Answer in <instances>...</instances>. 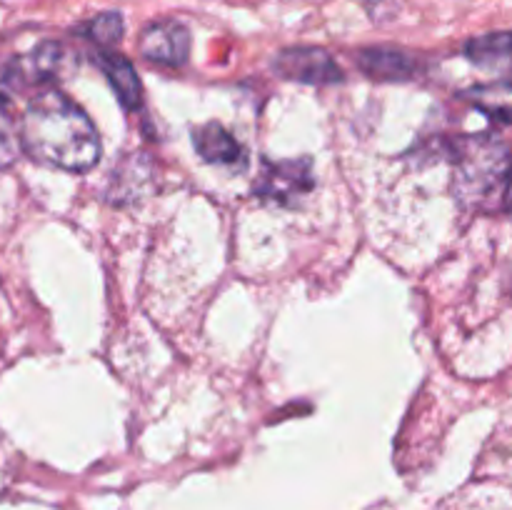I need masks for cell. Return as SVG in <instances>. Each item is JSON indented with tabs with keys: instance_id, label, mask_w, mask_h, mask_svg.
<instances>
[{
	"instance_id": "52a82bcc",
	"label": "cell",
	"mask_w": 512,
	"mask_h": 510,
	"mask_svg": "<svg viewBox=\"0 0 512 510\" xmlns=\"http://www.w3.org/2000/svg\"><path fill=\"white\" fill-rule=\"evenodd\" d=\"M98 63L100 68H103L108 83L113 85L115 95H118V100L123 103V108L125 110L138 108L140 100H143V85H140L130 60L123 58V55H115V53H108V50H103Z\"/></svg>"
},
{
	"instance_id": "7c38bea8",
	"label": "cell",
	"mask_w": 512,
	"mask_h": 510,
	"mask_svg": "<svg viewBox=\"0 0 512 510\" xmlns=\"http://www.w3.org/2000/svg\"><path fill=\"white\" fill-rule=\"evenodd\" d=\"M88 38L98 43L100 48L115 45L123 38V15L120 13H103L88 23Z\"/></svg>"
},
{
	"instance_id": "8fae6325",
	"label": "cell",
	"mask_w": 512,
	"mask_h": 510,
	"mask_svg": "<svg viewBox=\"0 0 512 510\" xmlns=\"http://www.w3.org/2000/svg\"><path fill=\"white\" fill-rule=\"evenodd\" d=\"M60 60H63V48L55 43H43L23 60V65H20V78L28 80V83L50 80L58 73Z\"/></svg>"
},
{
	"instance_id": "3957f363",
	"label": "cell",
	"mask_w": 512,
	"mask_h": 510,
	"mask_svg": "<svg viewBox=\"0 0 512 510\" xmlns=\"http://www.w3.org/2000/svg\"><path fill=\"white\" fill-rule=\"evenodd\" d=\"M313 165L308 158L268 163L255 183V193L263 200L280 205H293L300 195L313 188Z\"/></svg>"
},
{
	"instance_id": "5bb4252c",
	"label": "cell",
	"mask_w": 512,
	"mask_h": 510,
	"mask_svg": "<svg viewBox=\"0 0 512 510\" xmlns=\"http://www.w3.org/2000/svg\"><path fill=\"white\" fill-rule=\"evenodd\" d=\"M505 208L512 215V168H510V180H508V190H505Z\"/></svg>"
},
{
	"instance_id": "4fadbf2b",
	"label": "cell",
	"mask_w": 512,
	"mask_h": 510,
	"mask_svg": "<svg viewBox=\"0 0 512 510\" xmlns=\"http://www.w3.org/2000/svg\"><path fill=\"white\" fill-rule=\"evenodd\" d=\"M23 150V143H20V128L15 125V120L10 118L8 110L0 103V168H8L18 153Z\"/></svg>"
},
{
	"instance_id": "6da1fadb",
	"label": "cell",
	"mask_w": 512,
	"mask_h": 510,
	"mask_svg": "<svg viewBox=\"0 0 512 510\" xmlns=\"http://www.w3.org/2000/svg\"><path fill=\"white\" fill-rule=\"evenodd\" d=\"M20 143L38 163L83 173L100 160V135L93 120L58 90L30 100L20 120Z\"/></svg>"
},
{
	"instance_id": "9c48e42d",
	"label": "cell",
	"mask_w": 512,
	"mask_h": 510,
	"mask_svg": "<svg viewBox=\"0 0 512 510\" xmlns=\"http://www.w3.org/2000/svg\"><path fill=\"white\" fill-rule=\"evenodd\" d=\"M465 98L498 123H512V83H488L470 88Z\"/></svg>"
},
{
	"instance_id": "7a4b0ae2",
	"label": "cell",
	"mask_w": 512,
	"mask_h": 510,
	"mask_svg": "<svg viewBox=\"0 0 512 510\" xmlns=\"http://www.w3.org/2000/svg\"><path fill=\"white\" fill-rule=\"evenodd\" d=\"M512 158L495 135H470L455 145V195L465 208L493 210L505 205Z\"/></svg>"
},
{
	"instance_id": "30bf717a",
	"label": "cell",
	"mask_w": 512,
	"mask_h": 510,
	"mask_svg": "<svg viewBox=\"0 0 512 510\" xmlns=\"http://www.w3.org/2000/svg\"><path fill=\"white\" fill-rule=\"evenodd\" d=\"M465 55L480 65H508L512 68V33H488L470 40Z\"/></svg>"
},
{
	"instance_id": "277c9868",
	"label": "cell",
	"mask_w": 512,
	"mask_h": 510,
	"mask_svg": "<svg viewBox=\"0 0 512 510\" xmlns=\"http://www.w3.org/2000/svg\"><path fill=\"white\" fill-rule=\"evenodd\" d=\"M275 70L283 78L305 85H333L343 80V70L323 48H285L275 58Z\"/></svg>"
},
{
	"instance_id": "ba28073f",
	"label": "cell",
	"mask_w": 512,
	"mask_h": 510,
	"mask_svg": "<svg viewBox=\"0 0 512 510\" xmlns=\"http://www.w3.org/2000/svg\"><path fill=\"white\" fill-rule=\"evenodd\" d=\"M360 68L373 78L383 80H405L418 70L415 60L403 50L390 48H368L358 55Z\"/></svg>"
},
{
	"instance_id": "5b68a950",
	"label": "cell",
	"mask_w": 512,
	"mask_h": 510,
	"mask_svg": "<svg viewBox=\"0 0 512 510\" xmlns=\"http://www.w3.org/2000/svg\"><path fill=\"white\" fill-rule=\"evenodd\" d=\"M138 48L150 63L180 68L190 55V30L178 20H158L140 33Z\"/></svg>"
},
{
	"instance_id": "8992f818",
	"label": "cell",
	"mask_w": 512,
	"mask_h": 510,
	"mask_svg": "<svg viewBox=\"0 0 512 510\" xmlns=\"http://www.w3.org/2000/svg\"><path fill=\"white\" fill-rule=\"evenodd\" d=\"M195 150L200 158L213 165H225V168H238L245 165V150L223 125L208 123L193 133Z\"/></svg>"
}]
</instances>
